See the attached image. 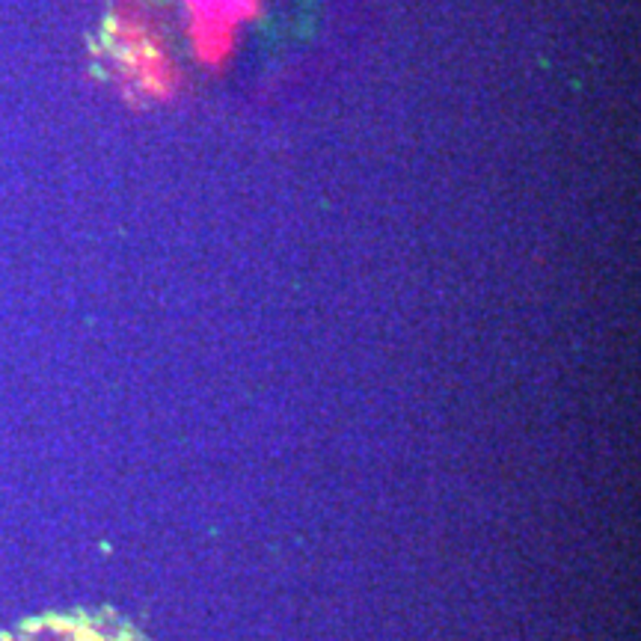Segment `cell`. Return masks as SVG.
I'll return each instance as SVG.
<instances>
[{"label":"cell","instance_id":"1","mask_svg":"<svg viewBox=\"0 0 641 641\" xmlns=\"http://www.w3.org/2000/svg\"><path fill=\"white\" fill-rule=\"evenodd\" d=\"M0 641H152L134 621L104 606H80L62 612L21 617L0 629Z\"/></svg>","mask_w":641,"mask_h":641}]
</instances>
